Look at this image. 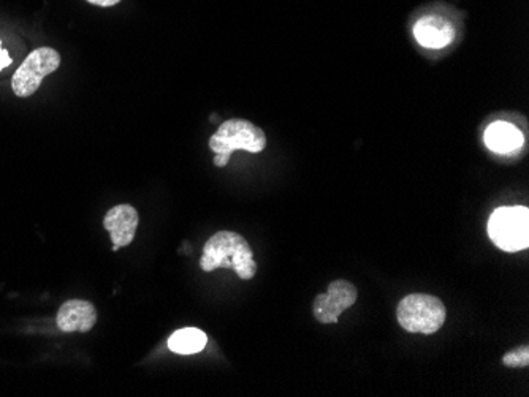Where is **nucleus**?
Here are the masks:
<instances>
[{
    "mask_svg": "<svg viewBox=\"0 0 529 397\" xmlns=\"http://www.w3.org/2000/svg\"><path fill=\"white\" fill-rule=\"evenodd\" d=\"M200 268L204 272L214 270H234L242 280H250L257 274V263L252 248L242 234L234 232H219L206 240Z\"/></svg>",
    "mask_w": 529,
    "mask_h": 397,
    "instance_id": "obj_1",
    "label": "nucleus"
},
{
    "mask_svg": "<svg viewBox=\"0 0 529 397\" xmlns=\"http://www.w3.org/2000/svg\"><path fill=\"white\" fill-rule=\"evenodd\" d=\"M266 148L264 130L249 120H226L210 138V149L216 154L214 165L224 168L236 149L257 154Z\"/></svg>",
    "mask_w": 529,
    "mask_h": 397,
    "instance_id": "obj_2",
    "label": "nucleus"
},
{
    "mask_svg": "<svg viewBox=\"0 0 529 397\" xmlns=\"http://www.w3.org/2000/svg\"><path fill=\"white\" fill-rule=\"evenodd\" d=\"M396 317L402 330L430 336L442 328L447 318V309L436 296L416 293L400 301Z\"/></svg>",
    "mask_w": 529,
    "mask_h": 397,
    "instance_id": "obj_3",
    "label": "nucleus"
},
{
    "mask_svg": "<svg viewBox=\"0 0 529 397\" xmlns=\"http://www.w3.org/2000/svg\"><path fill=\"white\" fill-rule=\"evenodd\" d=\"M488 236L504 252H520L529 246V210L525 206L499 208L488 220Z\"/></svg>",
    "mask_w": 529,
    "mask_h": 397,
    "instance_id": "obj_4",
    "label": "nucleus"
},
{
    "mask_svg": "<svg viewBox=\"0 0 529 397\" xmlns=\"http://www.w3.org/2000/svg\"><path fill=\"white\" fill-rule=\"evenodd\" d=\"M61 65V56L53 48H38L29 54L23 65L16 70L12 88L18 97H31L37 92L43 78Z\"/></svg>",
    "mask_w": 529,
    "mask_h": 397,
    "instance_id": "obj_5",
    "label": "nucleus"
},
{
    "mask_svg": "<svg viewBox=\"0 0 529 397\" xmlns=\"http://www.w3.org/2000/svg\"><path fill=\"white\" fill-rule=\"evenodd\" d=\"M358 298L356 286L348 280H334L328 286L326 293L318 294L312 302V312L318 323L330 324L340 322L344 310L352 308Z\"/></svg>",
    "mask_w": 529,
    "mask_h": 397,
    "instance_id": "obj_6",
    "label": "nucleus"
},
{
    "mask_svg": "<svg viewBox=\"0 0 529 397\" xmlns=\"http://www.w3.org/2000/svg\"><path fill=\"white\" fill-rule=\"evenodd\" d=\"M140 216L134 206L118 204L106 212L104 225L113 240V250L127 248L135 238Z\"/></svg>",
    "mask_w": 529,
    "mask_h": 397,
    "instance_id": "obj_7",
    "label": "nucleus"
},
{
    "mask_svg": "<svg viewBox=\"0 0 529 397\" xmlns=\"http://www.w3.org/2000/svg\"><path fill=\"white\" fill-rule=\"evenodd\" d=\"M417 43L428 50H442L455 40L454 24L441 15H426L414 26Z\"/></svg>",
    "mask_w": 529,
    "mask_h": 397,
    "instance_id": "obj_8",
    "label": "nucleus"
},
{
    "mask_svg": "<svg viewBox=\"0 0 529 397\" xmlns=\"http://www.w3.org/2000/svg\"><path fill=\"white\" fill-rule=\"evenodd\" d=\"M56 323L62 332H89L97 323V310L89 301H67L59 309Z\"/></svg>",
    "mask_w": 529,
    "mask_h": 397,
    "instance_id": "obj_9",
    "label": "nucleus"
},
{
    "mask_svg": "<svg viewBox=\"0 0 529 397\" xmlns=\"http://www.w3.org/2000/svg\"><path fill=\"white\" fill-rule=\"evenodd\" d=\"M484 141L488 149L506 156L522 148L525 136L520 128L515 127L514 124L498 120L485 130Z\"/></svg>",
    "mask_w": 529,
    "mask_h": 397,
    "instance_id": "obj_10",
    "label": "nucleus"
},
{
    "mask_svg": "<svg viewBox=\"0 0 529 397\" xmlns=\"http://www.w3.org/2000/svg\"><path fill=\"white\" fill-rule=\"evenodd\" d=\"M208 338L197 328H182L174 331L168 339V348L178 355H196L206 347Z\"/></svg>",
    "mask_w": 529,
    "mask_h": 397,
    "instance_id": "obj_11",
    "label": "nucleus"
},
{
    "mask_svg": "<svg viewBox=\"0 0 529 397\" xmlns=\"http://www.w3.org/2000/svg\"><path fill=\"white\" fill-rule=\"evenodd\" d=\"M502 363L506 364L507 368H526L529 364V347L528 345H522L518 348H514L512 352L506 353Z\"/></svg>",
    "mask_w": 529,
    "mask_h": 397,
    "instance_id": "obj_12",
    "label": "nucleus"
},
{
    "mask_svg": "<svg viewBox=\"0 0 529 397\" xmlns=\"http://www.w3.org/2000/svg\"><path fill=\"white\" fill-rule=\"evenodd\" d=\"M12 64V57L8 56V51L2 50V42H0V70L7 68Z\"/></svg>",
    "mask_w": 529,
    "mask_h": 397,
    "instance_id": "obj_13",
    "label": "nucleus"
},
{
    "mask_svg": "<svg viewBox=\"0 0 529 397\" xmlns=\"http://www.w3.org/2000/svg\"><path fill=\"white\" fill-rule=\"evenodd\" d=\"M88 2L92 5H99V7H111V5H116L121 0H88Z\"/></svg>",
    "mask_w": 529,
    "mask_h": 397,
    "instance_id": "obj_14",
    "label": "nucleus"
}]
</instances>
